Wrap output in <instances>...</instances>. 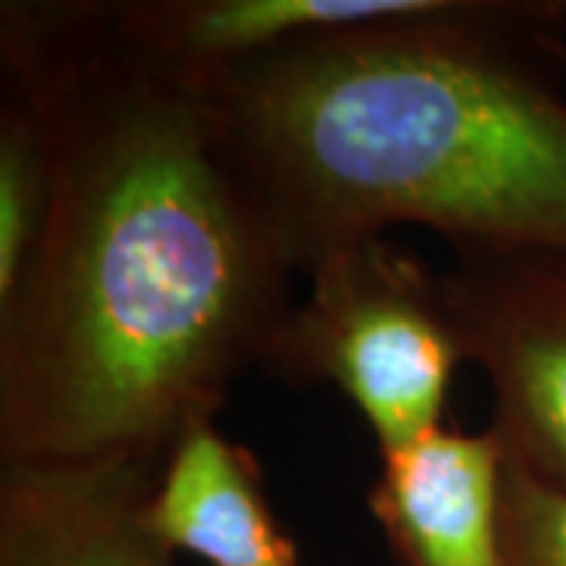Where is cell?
Instances as JSON below:
<instances>
[{
	"label": "cell",
	"instance_id": "6da1fadb",
	"mask_svg": "<svg viewBox=\"0 0 566 566\" xmlns=\"http://www.w3.org/2000/svg\"><path fill=\"white\" fill-rule=\"evenodd\" d=\"M0 54L51 158L0 315L3 465L161 463L264 363L296 264L202 88L129 51L104 3H3Z\"/></svg>",
	"mask_w": 566,
	"mask_h": 566
},
{
	"label": "cell",
	"instance_id": "7a4b0ae2",
	"mask_svg": "<svg viewBox=\"0 0 566 566\" xmlns=\"http://www.w3.org/2000/svg\"><path fill=\"white\" fill-rule=\"evenodd\" d=\"M564 13L453 0L196 88L296 271L400 223L457 255H566V98L542 66Z\"/></svg>",
	"mask_w": 566,
	"mask_h": 566
},
{
	"label": "cell",
	"instance_id": "3957f363",
	"mask_svg": "<svg viewBox=\"0 0 566 566\" xmlns=\"http://www.w3.org/2000/svg\"><path fill=\"white\" fill-rule=\"evenodd\" d=\"M264 363L300 385H331L359 409L378 450L441 428L465 353L441 277L387 237L334 245L305 268Z\"/></svg>",
	"mask_w": 566,
	"mask_h": 566
},
{
	"label": "cell",
	"instance_id": "277c9868",
	"mask_svg": "<svg viewBox=\"0 0 566 566\" xmlns=\"http://www.w3.org/2000/svg\"><path fill=\"white\" fill-rule=\"evenodd\" d=\"M441 290L506 453L566 488V255L460 252Z\"/></svg>",
	"mask_w": 566,
	"mask_h": 566
},
{
	"label": "cell",
	"instance_id": "5b68a950",
	"mask_svg": "<svg viewBox=\"0 0 566 566\" xmlns=\"http://www.w3.org/2000/svg\"><path fill=\"white\" fill-rule=\"evenodd\" d=\"M453 0H120L104 3L117 39L189 85L308 41L444 13Z\"/></svg>",
	"mask_w": 566,
	"mask_h": 566
},
{
	"label": "cell",
	"instance_id": "8992f818",
	"mask_svg": "<svg viewBox=\"0 0 566 566\" xmlns=\"http://www.w3.org/2000/svg\"><path fill=\"white\" fill-rule=\"evenodd\" d=\"M506 447L494 428H434L381 450L368 510L397 566H504Z\"/></svg>",
	"mask_w": 566,
	"mask_h": 566
},
{
	"label": "cell",
	"instance_id": "52a82bcc",
	"mask_svg": "<svg viewBox=\"0 0 566 566\" xmlns=\"http://www.w3.org/2000/svg\"><path fill=\"white\" fill-rule=\"evenodd\" d=\"M161 463L3 465L0 566H174L142 523Z\"/></svg>",
	"mask_w": 566,
	"mask_h": 566
},
{
	"label": "cell",
	"instance_id": "ba28073f",
	"mask_svg": "<svg viewBox=\"0 0 566 566\" xmlns=\"http://www.w3.org/2000/svg\"><path fill=\"white\" fill-rule=\"evenodd\" d=\"M142 523L167 554H192L205 566H300L268 504L259 460L214 419L182 428L164 453Z\"/></svg>",
	"mask_w": 566,
	"mask_h": 566
},
{
	"label": "cell",
	"instance_id": "9c48e42d",
	"mask_svg": "<svg viewBox=\"0 0 566 566\" xmlns=\"http://www.w3.org/2000/svg\"><path fill=\"white\" fill-rule=\"evenodd\" d=\"M51 205V158L39 111L3 80L0 104V315L20 300Z\"/></svg>",
	"mask_w": 566,
	"mask_h": 566
},
{
	"label": "cell",
	"instance_id": "30bf717a",
	"mask_svg": "<svg viewBox=\"0 0 566 566\" xmlns=\"http://www.w3.org/2000/svg\"><path fill=\"white\" fill-rule=\"evenodd\" d=\"M504 566H566V488L506 453Z\"/></svg>",
	"mask_w": 566,
	"mask_h": 566
}]
</instances>
